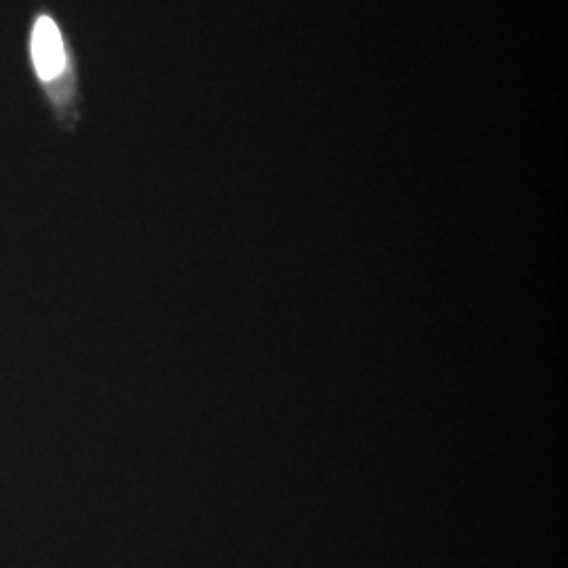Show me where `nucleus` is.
<instances>
[{"instance_id":"1","label":"nucleus","mask_w":568,"mask_h":568,"mask_svg":"<svg viewBox=\"0 0 568 568\" xmlns=\"http://www.w3.org/2000/svg\"><path fill=\"white\" fill-rule=\"evenodd\" d=\"M32 60L42 81H53L65 70V47L58 23L42 16L32 30Z\"/></svg>"}]
</instances>
